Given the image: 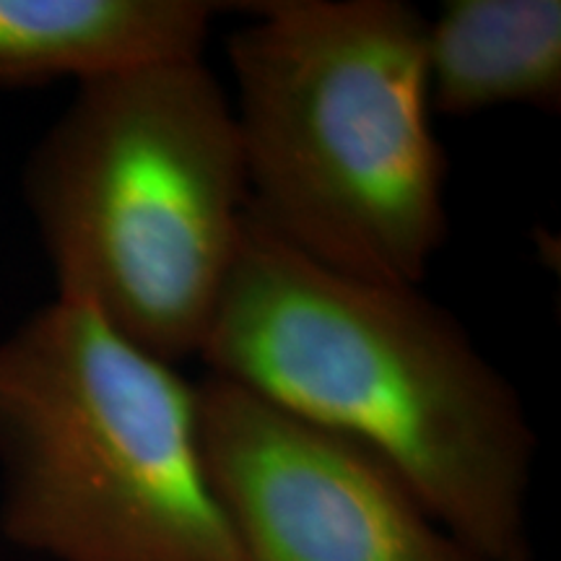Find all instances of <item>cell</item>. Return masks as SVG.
Masks as SVG:
<instances>
[{
	"label": "cell",
	"instance_id": "4",
	"mask_svg": "<svg viewBox=\"0 0 561 561\" xmlns=\"http://www.w3.org/2000/svg\"><path fill=\"white\" fill-rule=\"evenodd\" d=\"M0 530L50 561H240L195 382L89 307L34 310L0 339Z\"/></svg>",
	"mask_w": 561,
	"mask_h": 561
},
{
	"label": "cell",
	"instance_id": "6",
	"mask_svg": "<svg viewBox=\"0 0 561 561\" xmlns=\"http://www.w3.org/2000/svg\"><path fill=\"white\" fill-rule=\"evenodd\" d=\"M219 9L203 0H0V87L87 83L203 58Z\"/></svg>",
	"mask_w": 561,
	"mask_h": 561
},
{
	"label": "cell",
	"instance_id": "3",
	"mask_svg": "<svg viewBox=\"0 0 561 561\" xmlns=\"http://www.w3.org/2000/svg\"><path fill=\"white\" fill-rule=\"evenodd\" d=\"M24 201L55 297L167 364L201 354L248 219L234 107L206 60L79 83L26 159Z\"/></svg>",
	"mask_w": 561,
	"mask_h": 561
},
{
	"label": "cell",
	"instance_id": "2",
	"mask_svg": "<svg viewBox=\"0 0 561 561\" xmlns=\"http://www.w3.org/2000/svg\"><path fill=\"white\" fill-rule=\"evenodd\" d=\"M229 37L248 214L310 261L419 286L447 237L426 16L403 0H261Z\"/></svg>",
	"mask_w": 561,
	"mask_h": 561
},
{
	"label": "cell",
	"instance_id": "7",
	"mask_svg": "<svg viewBox=\"0 0 561 561\" xmlns=\"http://www.w3.org/2000/svg\"><path fill=\"white\" fill-rule=\"evenodd\" d=\"M424 45L432 112L561 107L559 0H450L426 19Z\"/></svg>",
	"mask_w": 561,
	"mask_h": 561
},
{
	"label": "cell",
	"instance_id": "5",
	"mask_svg": "<svg viewBox=\"0 0 561 561\" xmlns=\"http://www.w3.org/2000/svg\"><path fill=\"white\" fill-rule=\"evenodd\" d=\"M203 473L240 561H481L367 445L240 382H195Z\"/></svg>",
	"mask_w": 561,
	"mask_h": 561
},
{
	"label": "cell",
	"instance_id": "8",
	"mask_svg": "<svg viewBox=\"0 0 561 561\" xmlns=\"http://www.w3.org/2000/svg\"><path fill=\"white\" fill-rule=\"evenodd\" d=\"M504 561H530V553H517V557H510Z\"/></svg>",
	"mask_w": 561,
	"mask_h": 561
},
{
	"label": "cell",
	"instance_id": "1",
	"mask_svg": "<svg viewBox=\"0 0 561 561\" xmlns=\"http://www.w3.org/2000/svg\"><path fill=\"white\" fill-rule=\"evenodd\" d=\"M198 359L367 445L481 561L528 553L536 434L515 388L419 286L325 268L248 214Z\"/></svg>",
	"mask_w": 561,
	"mask_h": 561
}]
</instances>
